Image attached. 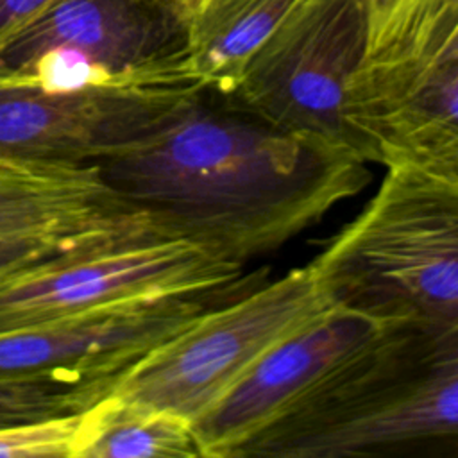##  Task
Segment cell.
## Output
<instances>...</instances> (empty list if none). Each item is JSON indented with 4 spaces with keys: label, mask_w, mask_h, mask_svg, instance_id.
<instances>
[{
    "label": "cell",
    "mask_w": 458,
    "mask_h": 458,
    "mask_svg": "<svg viewBox=\"0 0 458 458\" xmlns=\"http://www.w3.org/2000/svg\"><path fill=\"white\" fill-rule=\"evenodd\" d=\"M100 172L159 229L240 267L318 224L372 177L351 148L279 129L200 82Z\"/></svg>",
    "instance_id": "6da1fadb"
},
{
    "label": "cell",
    "mask_w": 458,
    "mask_h": 458,
    "mask_svg": "<svg viewBox=\"0 0 458 458\" xmlns=\"http://www.w3.org/2000/svg\"><path fill=\"white\" fill-rule=\"evenodd\" d=\"M304 0H213L190 20L191 75L233 93L259 47Z\"/></svg>",
    "instance_id": "4fadbf2b"
},
{
    "label": "cell",
    "mask_w": 458,
    "mask_h": 458,
    "mask_svg": "<svg viewBox=\"0 0 458 458\" xmlns=\"http://www.w3.org/2000/svg\"><path fill=\"white\" fill-rule=\"evenodd\" d=\"M114 377L75 370L0 372V429L88 410Z\"/></svg>",
    "instance_id": "9a60e30c"
},
{
    "label": "cell",
    "mask_w": 458,
    "mask_h": 458,
    "mask_svg": "<svg viewBox=\"0 0 458 458\" xmlns=\"http://www.w3.org/2000/svg\"><path fill=\"white\" fill-rule=\"evenodd\" d=\"M81 413L0 429L2 458H73Z\"/></svg>",
    "instance_id": "e0dca14e"
},
{
    "label": "cell",
    "mask_w": 458,
    "mask_h": 458,
    "mask_svg": "<svg viewBox=\"0 0 458 458\" xmlns=\"http://www.w3.org/2000/svg\"><path fill=\"white\" fill-rule=\"evenodd\" d=\"M365 50L361 0H304L252 55L229 95L279 129L354 152L345 97Z\"/></svg>",
    "instance_id": "8992f818"
},
{
    "label": "cell",
    "mask_w": 458,
    "mask_h": 458,
    "mask_svg": "<svg viewBox=\"0 0 458 458\" xmlns=\"http://www.w3.org/2000/svg\"><path fill=\"white\" fill-rule=\"evenodd\" d=\"M195 79L47 91L0 73V157L100 165L145 138Z\"/></svg>",
    "instance_id": "52a82bcc"
},
{
    "label": "cell",
    "mask_w": 458,
    "mask_h": 458,
    "mask_svg": "<svg viewBox=\"0 0 458 458\" xmlns=\"http://www.w3.org/2000/svg\"><path fill=\"white\" fill-rule=\"evenodd\" d=\"M367 50L361 66L415 57L447 16L454 0H361Z\"/></svg>",
    "instance_id": "2e32d148"
},
{
    "label": "cell",
    "mask_w": 458,
    "mask_h": 458,
    "mask_svg": "<svg viewBox=\"0 0 458 458\" xmlns=\"http://www.w3.org/2000/svg\"><path fill=\"white\" fill-rule=\"evenodd\" d=\"M57 0H0V43Z\"/></svg>",
    "instance_id": "ffe728a7"
},
{
    "label": "cell",
    "mask_w": 458,
    "mask_h": 458,
    "mask_svg": "<svg viewBox=\"0 0 458 458\" xmlns=\"http://www.w3.org/2000/svg\"><path fill=\"white\" fill-rule=\"evenodd\" d=\"M148 231L163 229L106 182L100 165L0 157V236H125Z\"/></svg>",
    "instance_id": "7c38bea8"
},
{
    "label": "cell",
    "mask_w": 458,
    "mask_h": 458,
    "mask_svg": "<svg viewBox=\"0 0 458 458\" xmlns=\"http://www.w3.org/2000/svg\"><path fill=\"white\" fill-rule=\"evenodd\" d=\"M454 55H458V0H454L447 16L435 29L426 47L406 63H433Z\"/></svg>",
    "instance_id": "d6986e66"
},
{
    "label": "cell",
    "mask_w": 458,
    "mask_h": 458,
    "mask_svg": "<svg viewBox=\"0 0 458 458\" xmlns=\"http://www.w3.org/2000/svg\"><path fill=\"white\" fill-rule=\"evenodd\" d=\"M156 233V231H148ZM125 234V236H47V234H5L0 236V274L57 259L70 252L82 249L107 245L118 240L148 234Z\"/></svg>",
    "instance_id": "ac0fdd59"
},
{
    "label": "cell",
    "mask_w": 458,
    "mask_h": 458,
    "mask_svg": "<svg viewBox=\"0 0 458 458\" xmlns=\"http://www.w3.org/2000/svg\"><path fill=\"white\" fill-rule=\"evenodd\" d=\"M209 2H213V0H190V4H191V16H193L197 11L204 9Z\"/></svg>",
    "instance_id": "44dd1931"
},
{
    "label": "cell",
    "mask_w": 458,
    "mask_h": 458,
    "mask_svg": "<svg viewBox=\"0 0 458 458\" xmlns=\"http://www.w3.org/2000/svg\"><path fill=\"white\" fill-rule=\"evenodd\" d=\"M270 277L268 267L224 288L102 306L45 326L0 335V372L75 370L118 377L211 306Z\"/></svg>",
    "instance_id": "30bf717a"
},
{
    "label": "cell",
    "mask_w": 458,
    "mask_h": 458,
    "mask_svg": "<svg viewBox=\"0 0 458 458\" xmlns=\"http://www.w3.org/2000/svg\"><path fill=\"white\" fill-rule=\"evenodd\" d=\"M190 20V0H57L0 43V73L18 75L39 55L63 50L111 82L195 79Z\"/></svg>",
    "instance_id": "ba28073f"
},
{
    "label": "cell",
    "mask_w": 458,
    "mask_h": 458,
    "mask_svg": "<svg viewBox=\"0 0 458 458\" xmlns=\"http://www.w3.org/2000/svg\"><path fill=\"white\" fill-rule=\"evenodd\" d=\"M354 152L458 179V55L360 66L345 97Z\"/></svg>",
    "instance_id": "9c48e42d"
},
{
    "label": "cell",
    "mask_w": 458,
    "mask_h": 458,
    "mask_svg": "<svg viewBox=\"0 0 458 458\" xmlns=\"http://www.w3.org/2000/svg\"><path fill=\"white\" fill-rule=\"evenodd\" d=\"M388 320L336 306L267 352L222 399L191 422L202 458H234Z\"/></svg>",
    "instance_id": "8fae6325"
},
{
    "label": "cell",
    "mask_w": 458,
    "mask_h": 458,
    "mask_svg": "<svg viewBox=\"0 0 458 458\" xmlns=\"http://www.w3.org/2000/svg\"><path fill=\"white\" fill-rule=\"evenodd\" d=\"M336 306L311 263L292 268L206 310L129 365L106 395L191 424L267 352Z\"/></svg>",
    "instance_id": "277c9868"
},
{
    "label": "cell",
    "mask_w": 458,
    "mask_h": 458,
    "mask_svg": "<svg viewBox=\"0 0 458 458\" xmlns=\"http://www.w3.org/2000/svg\"><path fill=\"white\" fill-rule=\"evenodd\" d=\"M191 424L166 410L104 395L81 413L73 458H195Z\"/></svg>",
    "instance_id": "5bb4252c"
},
{
    "label": "cell",
    "mask_w": 458,
    "mask_h": 458,
    "mask_svg": "<svg viewBox=\"0 0 458 458\" xmlns=\"http://www.w3.org/2000/svg\"><path fill=\"white\" fill-rule=\"evenodd\" d=\"M458 453V329L388 320L234 458Z\"/></svg>",
    "instance_id": "7a4b0ae2"
},
{
    "label": "cell",
    "mask_w": 458,
    "mask_h": 458,
    "mask_svg": "<svg viewBox=\"0 0 458 458\" xmlns=\"http://www.w3.org/2000/svg\"><path fill=\"white\" fill-rule=\"evenodd\" d=\"M245 274L190 240L140 234L0 274V335L116 302L216 290Z\"/></svg>",
    "instance_id": "5b68a950"
},
{
    "label": "cell",
    "mask_w": 458,
    "mask_h": 458,
    "mask_svg": "<svg viewBox=\"0 0 458 458\" xmlns=\"http://www.w3.org/2000/svg\"><path fill=\"white\" fill-rule=\"evenodd\" d=\"M385 170L310 263L345 310L458 329V179L411 165Z\"/></svg>",
    "instance_id": "3957f363"
}]
</instances>
